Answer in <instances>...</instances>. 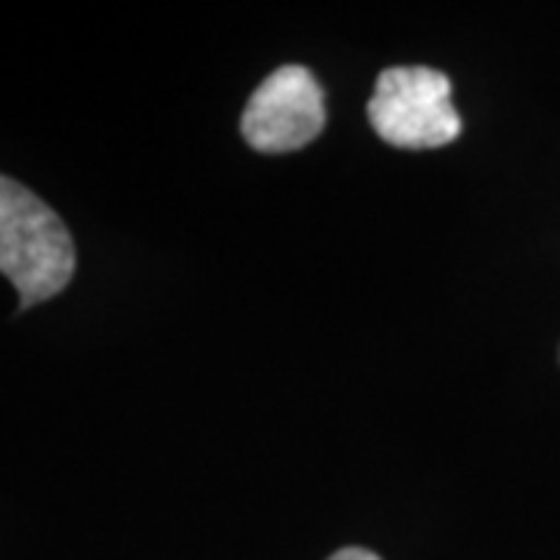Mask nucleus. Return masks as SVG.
<instances>
[{
	"mask_svg": "<svg viewBox=\"0 0 560 560\" xmlns=\"http://www.w3.org/2000/svg\"><path fill=\"white\" fill-rule=\"evenodd\" d=\"M368 119L377 138L401 150H436L460 135L452 81L430 66H393L381 72Z\"/></svg>",
	"mask_w": 560,
	"mask_h": 560,
	"instance_id": "nucleus-2",
	"label": "nucleus"
},
{
	"mask_svg": "<svg viewBox=\"0 0 560 560\" xmlns=\"http://www.w3.org/2000/svg\"><path fill=\"white\" fill-rule=\"evenodd\" d=\"M0 275L16 287L20 312L60 296L75 275V241L66 221L7 175H0Z\"/></svg>",
	"mask_w": 560,
	"mask_h": 560,
	"instance_id": "nucleus-1",
	"label": "nucleus"
},
{
	"mask_svg": "<svg viewBox=\"0 0 560 560\" xmlns=\"http://www.w3.org/2000/svg\"><path fill=\"white\" fill-rule=\"evenodd\" d=\"M327 125L318 79L305 66H280L256 88L243 109V140L259 153H293Z\"/></svg>",
	"mask_w": 560,
	"mask_h": 560,
	"instance_id": "nucleus-3",
	"label": "nucleus"
},
{
	"mask_svg": "<svg viewBox=\"0 0 560 560\" xmlns=\"http://www.w3.org/2000/svg\"><path fill=\"white\" fill-rule=\"evenodd\" d=\"M327 560H381L374 551H368V548H342V551H337L334 558Z\"/></svg>",
	"mask_w": 560,
	"mask_h": 560,
	"instance_id": "nucleus-4",
	"label": "nucleus"
}]
</instances>
